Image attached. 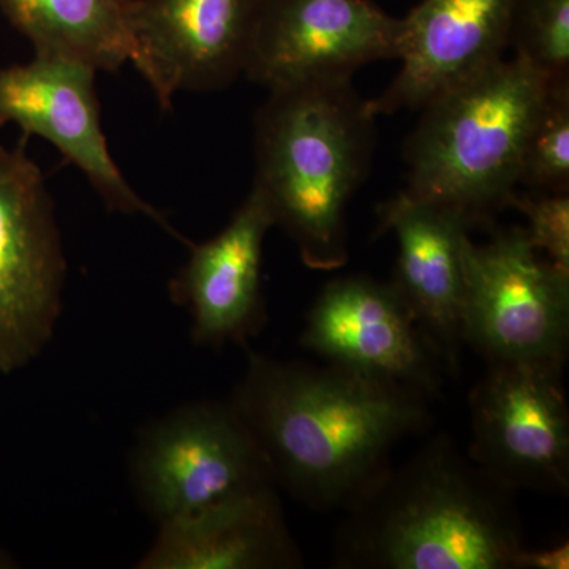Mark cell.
I'll return each mask as SVG.
<instances>
[{"mask_svg": "<svg viewBox=\"0 0 569 569\" xmlns=\"http://www.w3.org/2000/svg\"><path fill=\"white\" fill-rule=\"evenodd\" d=\"M512 0H422L400 18L402 70L367 100L373 116L422 110L501 61L509 47Z\"/></svg>", "mask_w": 569, "mask_h": 569, "instance_id": "obj_13", "label": "cell"}, {"mask_svg": "<svg viewBox=\"0 0 569 569\" xmlns=\"http://www.w3.org/2000/svg\"><path fill=\"white\" fill-rule=\"evenodd\" d=\"M550 82L522 59H501L422 108L407 142L406 192L470 227L488 223L516 194L527 134Z\"/></svg>", "mask_w": 569, "mask_h": 569, "instance_id": "obj_4", "label": "cell"}, {"mask_svg": "<svg viewBox=\"0 0 569 569\" xmlns=\"http://www.w3.org/2000/svg\"><path fill=\"white\" fill-rule=\"evenodd\" d=\"M97 70L59 56L36 54L32 61L0 69V127H20L26 137L51 142L73 164L104 206L126 216H144L168 234L189 244L156 206L130 186L112 159L100 121Z\"/></svg>", "mask_w": 569, "mask_h": 569, "instance_id": "obj_9", "label": "cell"}, {"mask_svg": "<svg viewBox=\"0 0 569 569\" xmlns=\"http://www.w3.org/2000/svg\"><path fill=\"white\" fill-rule=\"evenodd\" d=\"M463 342L488 362L565 366L569 274L541 260L526 228L498 231L485 246L468 241Z\"/></svg>", "mask_w": 569, "mask_h": 569, "instance_id": "obj_7", "label": "cell"}, {"mask_svg": "<svg viewBox=\"0 0 569 569\" xmlns=\"http://www.w3.org/2000/svg\"><path fill=\"white\" fill-rule=\"evenodd\" d=\"M277 488L258 490L168 520L140 569L301 568Z\"/></svg>", "mask_w": 569, "mask_h": 569, "instance_id": "obj_16", "label": "cell"}, {"mask_svg": "<svg viewBox=\"0 0 569 569\" xmlns=\"http://www.w3.org/2000/svg\"><path fill=\"white\" fill-rule=\"evenodd\" d=\"M509 47L549 81L569 80V0H512Z\"/></svg>", "mask_w": 569, "mask_h": 569, "instance_id": "obj_19", "label": "cell"}, {"mask_svg": "<svg viewBox=\"0 0 569 569\" xmlns=\"http://www.w3.org/2000/svg\"><path fill=\"white\" fill-rule=\"evenodd\" d=\"M509 206L529 219L526 230L535 249L569 274V193L515 194Z\"/></svg>", "mask_w": 569, "mask_h": 569, "instance_id": "obj_20", "label": "cell"}, {"mask_svg": "<svg viewBox=\"0 0 569 569\" xmlns=\"http://www.w3.org/2000/svg\"><path fill=\"white\" fill-rule=\"evenodd\" d=\"M467 456L509 488L569 490V410L563 366L489 362L470 392Z\"/></svg>", "mask_w": 569, "mask_h": 569, "instance_id": "obj_8", "label": "cell"}, {"mask_svg": "<svg viewBox=\"0 0 569 569\" xmlns=\"http://www.w3.org/2000/svg\"><path fill=\"white\" fill-rule=\"evenodd\" d=\"M276 227L260 190H250L230 223L209 241L189 242L187 263L170 282L171 299L189 310L197 346L247 347L263 329L261 263L266 234Z\"/></svg>", "mask_w": 569, "mask_h": 569, "instance_id": "obj_14", "label": "cell"}, {"mask_svg": "<svg viewBox=\"0 0 569 569\" xmlns=\"http://www.w3.org/2000/svg\"><path fill=\"white\" fill-rule=\"evenodd\" d=\"M400 29L372 0H268L244 77L269 91L351 81L367 63L397 58Z\"/></svg>", "mask_w": 569, "mask_h": 569, "instance_id": "obj_10", "label": "cell"}, {"mask_svg": "<svg viewBox=\"0 0 569 569\" xmlns=\"http://www.w3.org/2000/svg\"><path fill=\"white\" fill-rule=\"evenodd\" d=\"M515 493L451 438H433L348 505L336 567L512 569L526 548Z\"/></svg>", "mask_w": 569, "mask_h": 569, "instance_id": "obj_2", "label": "cell"}, {"mask_svg": "<svg viewBox=\"0 0 569 569\" xmlns=\"http://www.w3.org/2000/svg\"><path fill=\"white\" fill-rule=\"evenodd\" d=\"M268 0H134L133 67L163 110L176 93L222 91L244 74Z\"/></svg>", "mask_w": 569, "mask_h": 569, "instance_id": "obj_12", "label": "cell"}, {"mask_svg": "<svg viewBox=\"0 0 569 569\" xmlns=\"http://www.w3.org/2000/svg\"><path fill=\"white\" fill-rule=\"evenodd\" d=\"M130 481L157 526L277 488L263 451L230 402H194L142 430Z\"/></svg>", "mask_w": 569, "mask_h": 569, "instance_id": "obj_5", "label": "cell"}, {"mask_svg": "<svg viewBox=\"0 0 569 569\" xmlns=\"http://www.w3.org/2000/svg\"><path fill=\"white\" fill-rule=\"evenodd\" d=\"M28 138L0 146V373L31 365L51 342L67 277L54 201Z\"/></svg>", "mask_w": 569, "mask_h": 569, "instance_id": "obj_6", "label": "cell"}, {"mask_svg": "<svg viewBox=\"0 0 569 569\" xmlns=\"http://www.w3.org/2000/svg\"><path fill=\"white\" fill-rule=\"evenodd\" d=\"M376 116L347 82L269 91L254 118V189L307 268L348 260L347 209L373 151Z\"/></svg>", "mask_w": 569, "mask_h": 569, "instance_id": "obj_3", "label": "cell"}, {"mask_svg": "<svg viewBox=\"0 0 569 569\" xmlns=\"http://www.w3.org/2000/svg\"><path fill=\"white\" fill-rule=\"evenodd\" d=\"M519 186L569 193V80L549 84L523 146Z\"/></svg>", "mask_w": 569, "mask_h": 569, "instance_id": "obj_18", "label": "cell"}, {"mask_svg": "<svg viewBox=\"0 0 569 569\" xmlns=\"http://www.w3.org/2000/svg\"><path fill=\"white\" fill-rule=\"evenodd\" d=\"M228 402L263 451L277 488L317 511L353 503L391 466L392 448L432 421L427 399L407 389L250 348Z\"/></svg>", "mask_w": 569, "mask_h": 569, "instance_id": "obj_1", "label": "cell"}, {"mask_svg": "<svg viewBox=\"0 0 569 569\" xmlns=\"http://www.w3.org/2000/svg\"><path fill=\"white\" fill-rule=\"evenodd\" d=\"M134 0H0L10 24L31 41L36 54L118 71L137 58Z\"/></svg>", "mask_w": 569, "mask_h": 569, "instance_id": "obj_17", "label": "cell"}, {"mask_svg": "<svg viewBox=\"0 0 569 569\" xmlns=\"http://www.w3.org/2000/svg\"><path fill=\"white\" fill-rule=\"evenodd\" d=\"M568 541L548 549L531 550L522 548L516 556L512 569H568Z\"/></svg>", "mask_w": 569, "mask_h": 569, "instance_id": "obj_21", "label": "cell"}, {"mask_svg": "<svg viewBox=\"0 0 569 569\" xmlns=\"http://www.w3.org/2000/svg\"><path fill=\"white\" fill-rule=\"evenodd\" d=\"M470 224L458 213L400 192L378 209V233L399 244L392 283L406 299L429 346L448 369L459 365L466 291L463 257Z\"/></svg>", "mask_w": 569, "mask_h": 569, "instance_id": "obj_15", "label": "cell"}, {"mask_svg": "<svg viewBox=\"0 0 569 569\" xmlns=\"http://www.w3.org/2000/svg\"><path fill=\"white\" fill-rule=\"evenodd\" d=\"M301 342L328 365L367 380L427 400L440 395V358L392 282L331 280L307 313Z\"/></svg>", "mask_w": 569, "mask_h": 569, "instance_id": "obj_11", "label": "cell"}]
</instances>
